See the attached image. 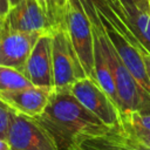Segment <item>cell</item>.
Returning a JSON list of instances; mask_svg holds the SVG:
<instances>
[{"label":"cell","instance_id":"8fae6325","mask_svg":"<svg viewBox=\"0 0 150 150\" xmlns=\"http://www.w3.org/2000/svg\"><path fill=\"white\" fill-rule=\"evenodd\" d=\"M40 35V33L4 30L0 40V66L21 71Z\"/></svg>","mask_w":150,"mask_h":150},{"label":"cell","instance_id":"44dd1931","mask_svg":"<svg viewBox=\"0 0 150 150\" xmlns=\"http://www.w3.org/2000/svg\"><path fill=\"white\" fill-rule=\"evenodd\" d=\"M143 57V62H144V68H145V71H146V76L150 81V54L149 53H145L142 55Z\"/></svg>","mask_w":150,"mask_h":150},{"label":"cell","instance_id":"5b68a950","mask_svg":"<svg viewBox=\"0 0 150 150\" xmlns=\"http://www.w3.org/2000/svg\"><path fill=\"white\" fill-rule=\"evenodd\" d=\"M70 93L107 127H116L121 122V112L102 87L90 77H83L69 87Z\"/></svg>","mask_w":150,"mask_h":150},{"label":"cell","instance_id":"8992f818","mask_svg":"<svg viewBox=\"0 0 150 150\" xmlns=\"http://www.w3.org/2000/svg\"><path fill=\"white\" fill-rule=\"evenodd\" d=\"M68 150H150L121 122L97 134L79 135Z\"/></svg>","mask_w":150,"mask_h":150},{"label":"cell","instance_id":"ffe728a7","mask_svg":"<svg viewBox=\"0 0 150 150\" xmlns=\"http://www.w3.org/2000/svg\"><path fill=\"white\" fill-rule=\"evenodd\" d=\"M9 2L8 0H0V16L5 18L9 11Z\"/></svg>","mask_w":150,"mask_h":150},{"label":"cell","instance_id":"e0dca14e","mask_svg":"<svg viewBox=\"0 0 150 150\" xmlns=\"http://www.w3.org/2000/svg\"><path fill=\"white\" fill-rule=\"evenodd\" d=\"M107 2L109 5V7L114 11V13L128 26V20L125 16V9L128 7L135 5L134 0H107Z\"/></svg>","mask_w":150,"mask_h":150},{"label":"cell","instance_id":"ac0fdd59","mask_svg":"<svg viewBox=\"0 0 150 150\" xmlns=\"http://www.w3.org/2000/svg\"><path fill=\"white\" fill-rule=\"evenodd\" d=\"M13 111L0 101V138L6 139Z\"/></svg>","mask_w":150,"mask_h":150},{"label":"cell","instance_id":"9c48e42d","mask_svg":"<svg viewBox=\"0 0 150 150\" xmlns=\"http://www.w3.org/2000/svg\"><path fill=\"white\" fill-rule=\"evenodd\" d=\"M98 18L101 20L108 40L111 42L112 47L115 48L124 66L128 68L131 75L138 81V83L150 94V81L146 76L141 50L137 49L124 35H122L107 19H104L101 15H98Z\"/></svg>","mask_w":150,"mask_h":150},{"label":"cell","instance_id":"d4e9b609","mask_svg":"<svg viewBox=\"0 0 150 150\" xmlns=\"http://www.w3.org/2000/svg\"><path fill=\"white\" fill-rule=\"evenodd\" d=\"M149 7H150V1H149Z\"/></svg>","mask_w":150,"mask_h":150},{"label":"cell","instance_id":"d6986e66","mask_svg":"<svg viewBox=\"0 0 150 150\" xmlns=\"http://www.w3.org/2000/svg\"><path fill=\"white\" fill-rule=\"evenodd\" d=\"M123 125V124H122ZM124 127V125H123ZM125 128V127H124ZM129 130V129H128ZM130 131V130H129ZM131 134H134L141 142H143L144 144H146V145H149L150 146V132H132V131H130Z\"/></svg>","mask_w":150,"mask_h":150},{"label":"cell","instance_id":"3957f363","mask_svg":"<svg viewBox=\"0 0 150 150\" xmlns=\"http://www.w3.org/2000/svg\"><path fill=\"white\" fill-rule=\"evenodd\" d=\"M53 89L69 88L76 81L86 77L81 62L63 28L52 32Z\"/></svg>","mask_w":150,"mask_h":150},{"label":"cell","instance_id":"6da1fadb","mask_svg":"<svg viewBox=\"0 0 150 150\" xmlns=\"http://www.w3.org/2000/svg\"><path fill=\"white\" fill-rule=\"evenodd\" d=\"M35 120L50 134L60 150H68L79 135L97 134L107 127L69 90L53 89L42 114Z\"/></svg>","mask_w":150,"mask_h":150},{"label":"cell","instance_id":"cb8c5ba5","mask_svg":"<svg viewBox=\"0 0 150 150\" xmlns=\"http://www.w3.org/2000/svg\"><path fill=\"white\" fill-rule=\"evenodd\" d=\"M20 1H21V0H8V2H9V7H14V6H16Z\"/></svg>","mask_w":150,"mask_h":150},{"label":"cell","instance_id":"52a82bcc","mask_svg":"<svg viewBox=\"0 0 150 150\" xmlns=\"http://www.w3.org/2000/svg\"><path fill=\"white\" fill-rule=\"evenodd\" d=\"M5 32L52 33V26L38 0H21L11 7L4 20Z\"/></svg>","mask_w":150,"mask_h":150},{"label":"cell","instance_id":"5bb4252c","mask_svg":"<svg viewBox=\"0 0 150 150\" xmlns=\"http://www.w3.org/2000/svg\"><path fill=\"white\" fill-rule=\"evenodd\" d=\"M43 9L52 29H59L63 27V18L67 0H38Z\"/></svg>","mask_w":150,"mask_h":150},{"label":"cell","instance_id":"603a6c76","mask_svg":"<svg viewBox=\"0 0 150 150\" xmlns=\"http://www.w3.org/2000/svg\"><path fill=\"white\" fill-rule=\"evenodd\" d=\"M4 20H5V18L0 16V40H1V36L4 33Z\"/></svg>","mask_w":150,"mask_h":150},{"label":"cell","instance_id":"7a4b0ae2","mask_svg":"<svg viewBox=\"0 0 150 150\" xmlns=\"http://www.w3.org/2000/svg\"><path fill=\"white\" fill-rule=\"evenodd\" d=\"M62 28L70 40L86 76L96 81L91 23L79 0H67Z\"/></svg>","mask_w":150,"mask_h":150},{"label":"cell","instance_id":"7402d4cb","mask_svg":"<svg viewBox=\"0 0 150 150\" xmlns=\"http://www.w3.org/2000/svg\"><path fill=\"white\" fill-rule=\"evenodd\" d=\"M0 150H12L11 146H9V144L7 143L6 139L0 138Z\"/></svg>","mask_w":150,"mask_h":150},{"label":"cell","instance_id":"277c9868","mask_svg":"<svg viewBox=\"0 0 150 150\" xmlns=\"http://www.w3.org/2000/svg\"><path fill=\"white\" fill-rule=\"evenodd\" d=\"M12 150H60L50 134L33 117L13 112L6 137Z\"/></svg>","mask_w":150,"mask_h":150},{"label":"cell","instance_id":"2e32d148","mask_svg":"<svg viewBox=\"0 0 150 150\" xmlns=\"http://www.w3.org/2000/svg\"><path fill=\"white\" fill-rule=\"evenodd\" d=\"M121 124L132 132H150V115L137 112L121 114Z\"/></svg>","mask_w":150,"mask_h":150},{"label":"cell","instance_id":"4fadbf2b","mask_svg":"<svg viewBox=\"0 0 150 150\" xmlns=\"http://www.w3.org/2000/svg\"><path fill=\"white\" fill-rule=\"evenodd\" d=\"M125 16L130 30L150 54V8L142 9L132 5L125 9Z\"/></svg>","mask_w":150,"mask_h":150},{"label":"cell","instance_id":"9a60e30c","mask_svg":"<svg viewBox=\"0 0 150 150\" xmlns=\"http://www.w3.org/2000/svg\"><path fill=\"white\" fill-rule=\"evenodd\" d=\"M29 86H32V83L21 71L0 66V91L20 89Z\"/></svg>","mask_w":150,"mask_h":150},{"label":"cell","instance_id":"ba28073f","mask_svg":"<svg viewBox=\"0 0 150 150\" xmlns=\"http://www.w3.org/2000/svg\"><path fill=\"white\" fill-rule=\"evenodd\" d=\"M21 73L32 83V86L48 89L54 88L52 33H45L40 35Z\"/></svg>","mask_w":150,"mask_h":150},{"label":"cell","instance_id":"30bf717a","mask_svg":"<svg viewBox=\"0 0 150 150\" xmlns=\"http://www.w3.org/2000/svg\"><path fill=\"white\" fill-rule=\"evenodd\" d=\"M53 89L29 86L26 88L0 91V101L13 112L38 117L45 110Z\"/></svg>","mask_w":150,"mask_h":150},{"label":"cell","instance_id":"7c38bea8","mask_svg":"<svg viewBox=\"0 0 150 150\" xmlns=\"http://www.w3.org/2000/svg\"><path fill=\"white\" fill-rule=\"evenodd\" d=\"M82 5L83 11L86 12L89 21L94 26H101V20L98 15L107 19L122 35H124L137 49L141 50V53L146 52L145 48L139 43V41L136 39L134 33L130 30V28L114 13V11L109 7L107 0H79Z\"/></svg>","mask_w":150,"mask_h":150}]
</instances>
